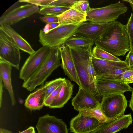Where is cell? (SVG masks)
<instances>
[{
	"instance_id": "6da1fadb",
	"label": "cell",
	"mask_w": 133,
	"mask_h": 133,
	"mask_svg": "<svg viewBox=\"0 0 133 133\" xmlns=\"http://www.w3.org/2000/svg\"><path fill=\"white\" fill-rule=\"evenodd\" d=\"M94 43L96 46L117 57L124 56L130 50L126 25L117 21L112 22Z\"/></svg>"
},
{
	"instance_id": "7a4b0ae2",
	"label": "cell",
	"mask_w": 133,
	"mask_h": 133,
	"mask_svg": "<svg viewBox=\"0 0 133 133\" xmlns=\"http://www.w3.org/2000/svg\"><path fill=\"white\" fill-rule=\"evenodd\" d=\"M59 47L51 48L46 59L39 69L28 79L24 81L22 87L31 91L44 82L52 72L61 66Z\"/></svg>"
},
{
	"instance_id": "3957f363",
	"label": "cell",
	"mask_w": 133,
	"mask_h": 133,
	"mask_svg": "<svg viewBox=\"0 0 133 133\" xmlns=\"http://www.w3.org/2000/svg\"><path fill=\"white\" fill-rule=\"evenodd\" d=\"M92 46L88 48L68 47L74 63L81 87L94 97L89 83L88 67L89 60L92 56Z\"/></svg>"
},
{
	"instance_id": "277c9868",
	"label": "cell",
	"mask_w": 133,
	"mask_h": 133,
	"mask_svg": "<svg viewBox=\"0 0 133 133\" xmlns=\"http://www.w3.org/2000/svg\"><path fill=\"white\" fill-rule=\"evenodd\" d=\"M83 23L59 24L46 33L41 29L39 41L43 46H48L50 48L59 47L64 44L69 38L76 33L78 28Z\"/></svg>"
},
{
	"instance_id": "5b68a950",
	"label": "cell",
	"mask_w": 133,
	"mask_h": 133,
	"mask_svg": "<svg viewBox=\"0 0 133 133\" xmlns=\"http://www.w3.org/2000/svg\"><path fill=\"white\" fill-rule=\"evenodd\" d=\"M127 7L119 1L106 6L91 8L87 13L86 19L89 22L108 23L116 21L121 15L126 12Z\"/></svg>"
},
{
	"instance_id": "8992f818",
	"label": "cell",
	"mask_w": 133,
	"mask_h": 133,
	"mask_svg": "<svg viewBox=\"0 0 133 133\" xmlns=\"http://www.w3.org/2000/svg\"><path fill=\"white\" fill-rule=\"evenodd\" d=\"M20 49L11 38L0 27V60L19 69Z\"/></svg>"
},
{
	"instance_id": "52a82bcc",
	"label": "cell",
	"mask_w": 133,
	"mask_h": 133,
	"mask_svg": "<svg viewBox=\"0 0 133 133\" xmlns=\"http://www.w3.org/2000/svg\"><path fill=\"white\" fill-rule=\"evenodd\" d=\"M128 101L124 93L114 94L103 96L100 103L105 115L111 118H117L124 115Z\"/></svg>"
},
{
	"instance_id": "ba28073f",
	"label": "cell",
	"mask_w": 133,
	"mask_h": 133,
	"mask_svg": "<svg viewBox=\"0 0 133 133\" xmlns=\"http://www.w3.org/2000/svg\"><path fill=\"white\" fill-rule=\"evenodd\" d=\"M50 49L49 46H43L30 55L21 69L19 78L24 81L34 73L44 62Z\"/></svg>"
},
{
	"instance_id": "9c48e42d",
	"label": "cell",
	"mask_w": 133,
	"mask_h": 133,
	"mask_svg": "<svg viewBox=\"0 0 133 133\" xmlns=\"http://www.w3.org/2000/svg\"><path fill=\"white\" fill-rule=\"evenodd\" d=\"M39 9L38 6L30 4L20 6L2 16L0 25L14 24L34 14L39 13Z\"/></svg>"
},
{
	"instance_id": "30bf717a",
	"label": "cell",
	"mask_w": 133,
	"mask_h": 133,
	"mask_svg": "<svg viewBox=\"0 0 133 133\" xmlns=\"http://www.w3.org/2000/svg\"><path fill=\"white\" fill-rule=\"evenodd\" d=\"M36 127L38 133H68L66 125L62 119L48 114L39 118Z\"/></svg>"
},
{
	"instance_id": "8fae6325",
	"label": "cell",
	"mask_w": 133,
	"mask_h": 133,
	"mask_svg": "<svg viewBox=\"0 0 133 133\" xmlns=\"http://www.w3.org/2000/svg\"><path fill=\"white\" fill-rule=\"evenodd\" d=\"M103 124L94 118L77 115L71 120L70 129L73 133H91Z\"/></svg>"
},
{
	"instance_id": "7c38bea8",
	"label": "cell",
	"mask_w": 133,
	"mask_h": 133,
	"mask_svg": "<svg viewBox=\"0 0 133 133\" xmlns=\"http://www.w3.org/2000/svg\"><path fill=\"white\" fill-rule=\"evenodd\" d=\"M97 86L101 97L119 93L132 91V89L123 81L106 80H97Z\"/></svg>"
},
{
	"instance_id": "4fadbf2b",
	"label": "cell",
	"mask_w": 133,
	"mask_h": 133,
	"mask_svg": "<svg viewBox=\"0 0 133 133\" xmlns=\"http://www.w3.org/2000/svg\"><path fill=\"white\" fill-rule=\"evenodd\" d=\"M112 22L108 23L84 22L78 28L76 33L94 42L103 34Z\"/></svg>"
},
{
	"instance_id": "5bb4252c",
	"label": "cell",
	"mask_w": 133,
	"mask_h": 133,
	"mask_svg": "<svg viewBox=\"0 0 133 133\" xmlns=\"http://www.w3.org/2000/svg\"><path fill=\"white\" fill-rule=\"evenodd\" d=\"M58 48L62 62L61 66L65 74L81 87L74 63L68 47L64 44Z\"/></svg>"
},
{
	"instance_id": "9a60e30c",
	"label": "cell",
	"mask_w": 133,
	"mask_h": 133,
	"mask_svg": "<svg viewBox=\"0 0 133 133\" xmlns=\"http://www.w3.org/2000/svg\"><path fill=\"white\" fill-rule=\"evenodd\" d=\"M130 113L124 115L110 122L103 123L91 133H116L123 129H126L132 123Z\"/></svg>"
},
{
	"instance_id": "2e32d148",
	"label": "cell",
	"mask_w": 133,
	"mask_h": 133,
	"mask_svg": "<svg viewBox=\"0 0 133 133\" xmlns=\"http://www.w3.org/2000/svg\"><path fill=\"white\" fill-rule=\"evenodd\" d=\"M100 102L92 95L80 87L77 93L71 100L74 109L79 108L93 109L99 105Z\"/></svg>"
},
{
	"instance_id": "e0dca14e",
	"label": "cell",
	"mask_w": 133,
	"mask_h": 133,
	"mask_svg": "<svg viewBox=\"0 0 133 133\" xmlns=\"http://www.w3.org/2000/svg\"><path fill=\"white\" fill-rule=\"evenodd\" d=\"M93 66L97 76L129 66L124 61H115L101 59L92 56Z\"/></svg>"
},
{
	"instance_id": "ac0fdd59",
	"label": "cell",
	"mask_w": 133,
	"mask_h": 133,
	"mask_svg": "<svg viewBox=\"0 0 133 133\" xmlns=\"http://www.w3.org/2000/svg\"><path fill=\"white\" fill-rule=\"evenodd\" d=\"M46 88L45 83L30 93L25 101V106L31 110L41 109L44 105Z\"/></svg>"
},
{
	"instance_id": "d6986e66",
	"label": "cell",
	"mask_w": 133,
	"mask_h": 133,
	"mask_svg": "<svg viewBox=\"0 0 133 133\" xmlns=\"http://www.w3.org/2000/svg\"><path fill=\"white\" fill-rule=\"evenodd\" d=\"M74 85L69 80H65L56 98L49 106L50 108H61L71 98L73 92Z\"/></svg>"
},
{
	"instance_id": "ffe728a7",
	"label": "cell",
	"mask_w": 133,
	"mask_h": 133,
	"mask_svg": "<svg viewBox=\"0 0 133 133\" xmlns=\"http://www.w3.org/2000/svg\"><path fill=\"white\" fill-rule=\"evenodd\" d=\"M11 66L8 63L0 60V78L2 80L4 86L8 91L12 105L14 106L16 102L11 82Z\"/></svg>"
},
{
	"instance_id": "44dd1931",
	"label": "cell",
	"mask_w": 133,
	"mask_h": 133,
	"mask_svg": "<svg viewBox=\"0 0 133 133\" xmlns=\"http://www.w3.org/2000/svg\"><path fill=\"white\" fill-rule=\"evenodd\" d=\"M0 27L11 38L20 49L28 53L30 55L35 52L29 43L10 25H0Z\"/></svg>"
},
{
	"instance_id": "7402d4cb",
	"label": "cell",
	"mask_w": 133,
	"mask_h": 133,
	"mask_svg": "<svg viewBox=\"0 0 133 133\" xmlns=\"http://www.w3.org/2000/svg\"><path fill=\"white\" fill-rule=\"evenodd\" d=\"M86 16L71 7L57 16L59 24L64 25L84 22L87 21Z\"/></svg>"
},
{
	"instance_id": "603a6c76",
	"label": "cell",
	"mask_w": 133,
	"mask_h": 133,
	"mask_svg": "<svg viewBox=\"0 0 133 133\" xmlns=\"http://www.w3.org/2000/svg\"><path fill=\"white\" fill-rule=\"evenodd\" d=\"M79 116H89L94 118L102 123H107L117 119L111 118L107 117L102 110L100 104L97 107L93 109L79 108L78 110Z\"/></svg>"
},
{
	"instance_id": "cb8c5ba5",
	"label": "cell",
	"mask_w": 133,
	"mask_h": 133,
	"mask_svg": "<svg viewBox=\"0 0 133 133\" xmlns=\"http://www.w3.org/2000/svg\"><path fill=\"white\" fill-rule=\"evenodd\" d=\"M94 43L92 41L76 33L69 38L65 44L67 46L88 48L92 46Z\"/></svg>"
},
{
	"instance_id": "d4e9b609",
	"label": "cell",
	"mask_w": 133,
	"mask_h": 133,
	"mask_svg": "<svg viewBox=\"0 0 133 133\" xmlns=\"http://www.w3.org/2000/svg\"><path fill=\"white\" fill-rule=\"evenodd\" d=\"M71 8L48 5L42 7L39 9V13L44 16H57L62 14Z\"/></svg>"
},
{
	"instance_id": "484cf974",
	"label": "cell",
	"mask_w": 133,
	"mask_h": 133,
	"mask_svg": "<svg viewBox=\"0 0 133 133\" xmlns=\"http://www.w3.org/2000/svg\"><path fill=\"white\" fill-rule=\"evenodd\" d=\"M130 68V66H129L98 76L97 80L118 81L124 82L121 79L122 74L124 71Z\"/></svg>"
},
{
	"instance_id": "4316f807",
	"label": "cell",
	"mask_w": 133,
	"mask_h": 133,
	"mask_svg": "<svg viewBox=\"0 0 133 133\" xmlns=\"http://www.w3.org/2000/svg\"><path fill=\"white\" fill-rule=\"evenodd\" d=\"M92 56L98 59L121 62L122 61L118 58L113 56L97 46H94L92 49Z\"/></svg>"
},
{
	"instance_id": "83f0119b",
	"label": "cell",
	"mask_w": 133,
	"mask_h": 133,
	"mask_svg": "<svg viewBox=\"0 0 133 133\" xmlns=\"http://www.w3.org/2000/svg\"><path fill=\"white\" fill-rule=\"evenodd\" d=\"M65 79V78L60 77L50 81L46 82L45 83L46 85L45 99L52 92L62 85Z\"/></svg>"
},
{
	"instance_id": "f1b7e54d",
	"label": "cell",
	"mask_w": 133,
	"mask_h": 133,
	"mask_svg": "<svg viewBox=\"0 0 133 133\" xmlns=\"http://www.w3.org/2000/svg\"><path fill=\"white\" fill-rule=\"evenodd\" d=\"M71 7L86 16L91 8L87 0L77 1Z\"/></svg>"
},
{
	"instance_id": "f546056e",
	"label": "cell",
	"mask_w": 133,
	"mask_h": 133,
	"mask_svg": "<svg viewBox=\"0 0 133 133\" xmlns=\"http://www.w3.org/2000/svg\"><path fill=\"white\" fill-rule=\"evenodd\" d=\"M127 31L129 37L130 46V50H133V13H131L128 19L126 25Z\"/></svg>"
},
{
	"instance_id": "4dcf8cb0",
	"label": "cell",
	"mask_w": 133,
	"mask_h": 133,
	"mask_svg": "<svg viewBox=\"0 0 133 133\" xmlns=\"http://www.w3.org/2000/svg\"><path fill=\"white\" fill-rule=\"evenodd\" d=\"M121 79L127 84L133 83V65L122 73Z\"/></svg>"
},
{
	"instance_id": "1f68e13d",
	"label": "cell",
	"mask_w": 133,
	"mask_h": 133,
	"mask_svg": "<svg viewBox=\"0 0 133 133\" xmlns=\"http://www.w3.org/2000/svg\"><path fill=\"white\" fill-rule=\"evenodd\" d=\"M55 0H20L18 1L32 4L37 6L44 7L48 5Z\"/></svg>"
},
{
	"instance_id": "d6a6232c",
	"label": "cell",
	"mask_w": 133,
	"mask_h": 133,
	"mask_svg": "<svg viewBox=\"0 0 133 133\" xmlns=\"http://www.w3.org/2000/svg\"><path fill=\"white\" fill-rule=\"evenodd\" d=\"M77 1L74 0H55L49 5L71 7Z\"/></svg>"
},
{
	"instance_id": "836d02e7",
	"label": "cell",
	"mask_w": 133,
	"mask_h": 133,
	"mask_svg": "<svg viewBox=\"0 0 133 133\" xmlns=\"http://www.w3.org/2000/svg\"><path fill=\"white\" fill-rule=\"evenodd\" d=\"M62 85L52 92L46 99L44 102V106L48 107L57 96L62 87Z\"/></svg>"
},
{
	"instance_id": "e575fe53",
	"label": "cell",
	"mask_w": 133,
	"mask_h": 133,
	"mask_svg": "<svg viewBox=\"0 0 133 133\" xmlns=\"http://www.w3.org/2000/svg\"><path fill=\"white\" fill-rule=\"evenodd\" d=\"M39 19L42 22L47 24L58 23L57 16H44L40 17Z\"/></svg>"
},
{
	"instance_id": "d590c367",
	"label": "cell",
	"mask_w": 133,
	"mask_h": 133,
	"mask_svg": "<svg viewBox=\"0 0 133 133\" xmlns=\"http://www.w3.org/2000/svg\"><path fill=\"white\" fill-rule=\"evenodd\" d=\"M124 61L129 66L133 65V50H130L126 56Z\"/></svg>"
},
{
	"instance_id": "8d00e7d4",
	"label": "cell",
	"mask_w": 133,
	"mask_h": 133,
	"mask_svg": "<svg viewBox=\"0 0 133 133\" xmlns=\"http://www.w3.org/2000/svg\"><path fill=\"white\" fill-rule=\"evenodd\" d=\"M2 79L0 78V107H1L2 100V95L3 91V84Z\"/></svg>"
},
{
	"instance_id": "74e56055",
	"label": "cell",
	"mask_w": 133,
	"mask_h": 133,
	"mask_svg": "<svg viewBox=\"0 0 133 133\" xmlns=\"http://www.w3.org/2000/svg\"><path fill=\"white\" fill-rule=\"evenodd\" d=\"M18 133H35V129L32 127H30L27 129Z\"/></svg>"
},
{
	"instance_id": "f35d334b",
	"label": "cell",
	"mask_w": 133,
	"mask_h": 133,
	"mask_svg": "<svg viewBox=\"0 0 133 133\" xmlns=\"http://www.w3.org/2000/svg\"><path fill=\"white\" fill-rule=\"evenodd\" d=\"M131 98L130 100L129 105L130 108L133 112V88L132 89Z\"/></svg>"
},
{
	"instance_id": "ab89813d",
	"label": "cell",
	"mask_w": 133,
	"mask_h": 133,
	"mask_svg": "<svg viewBox=\"0 0 133 133\" xmlns=\"http://www.w3.org/2000/svg\"><path fill=\"white\" fill-rule=\"evenodd\" d=\"M49 30L52 29L59 25V23H54L49 24Z\"/></svg>"
},
{
	"instance_id": "60d3db41",
	"label": "cell",
	"mask_w": 133,
	"mask_h": 133,
	"mask_svg": "<svg viewBox=\"0 0 133 133\" xmlns=\"http://www.w3.org/2000/svg\"><path fill=\"white\" fill-rule=\"evenodd\" d=\"M0 133H12L10 131L3 128L0 129Z\"/></svg>"
},
{
	"instance_id": "b9f144b4",
	"label": "cell",
	"mask_w": 133,
	"mask_h": 133,
	"mask_svg": "<svg viewBox=\"0 0 133 133\" xmlns=\"http://www.w3.org/2000/svg\"><path fill=\"white\" fill-rule=\"evenodd\" d=\"M124 1H125L128 2L131 8L132 9L133 11V0H124Z\"/></svg>"
}]
</instances>
